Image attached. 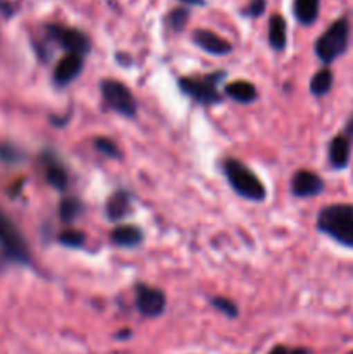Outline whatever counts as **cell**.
<instances>
[{"instance_id": "cell-1", "label": "cell", "mask_w": 353, "mask_h": 354, "mask_svg": "<svg viewBox=\"0 0 353 354\" xmlns=\"http://www.w3.org/2000/svg\"><path fill=\"white\" fill-rule=\"evenodd\" d=\"M317 227L322 234L329 235L345 248L353 249V206L334 204L318 213Z\"/></svg>"}, {"instance_id": "cell-2", "label": "cell", "mask_w": 353, "mask_h": 354, "mask_svg": "<svg viewBox=\"0 0 353 354\" xmlns=\"http://www.w3.org/2000/svg\"><path fill=\"white\" fill-rule=\"evenodd\" d=\"M224 171L230 187L235 190V194H239L244 199L262 203L266 197L265 185L260 182L258 176L248 166L239 162L237 159H228L224 166Z\"/></svg>"}, {"instance_id": "cell-3", "label": "cell", "mask_w": 353, "mask_h": 354, "mask_svg": "<svg viewBox=\"0 0 353 354\" xmlns=\"http://www.w3.org/2000/svg\"><path fill=\"white\" fill-rule=\"evenodd\" d=\"M348 35H350V26L348 21L343 17V19L334 21L324 33L320 35V38L315 44V54L325 64H331L332 61L339 57L343 52L348 47Z\"/></svg>"}, {"instance_id": "cell-4", "label": "cell", "mask_w": 353, "mask_h": 354, "mask_svg": "<svg viewBox=\"0 0 353 354\" xmlns=\"http://www.w3.org/2000/svg\"><path fill=\"white\" fill-rule=\"evenodd\" d=\"M0 244L6 249L7 256L12 261L21 263V265H28L30 263V252H28V245L17 228L14 227L12 221L0 211Z\"/></svg>"}, {"instance_id": "cell-5", "label": "cell", "mask_w": 353, "mask_h": 354, "mask_svg": "<svg viewBox=\"0 0 353 354\" xmlns=\"http://www.w3.org/2000/svg\"><path fill=\"white\" fill-rule=\"evenodd\" d=\"M100 92H102V97L109 104L111 109L120 113L121 116L134 118L137 114V104H135L130 90L123 83L116 82V80H104L100 83Z\"/></svg>"}, {"instance_id": "cell-6", "label": "cell", "mask_w": 353, "mask_h": 354, "mask_svg": "<svg viewBox=\"0 0 353 354\" xmlns=\"http://www.w3.org/2000/svg\"><path fill=\"white\" fill-rule=\"evenodd\" d=\"M221 75L210 76V78L201 80L194 78H182L180 80V88L183 90V93H187L189 97H192L196 102L203 104V106H211V104L220 102V95L217 92V82H220Z\"/></svg>"}, {"instance_id": "cell-7", "label": "cell", "mask_w": 353, "mask_h": 354, "mask_svg": "<svg viewBox=\"0 0 353 354\" xmlns=\"http://www.w3.org/2000/svg\"><path fill=\"white\" fill-rule=\"evenodd\" d=\"M135 304L142 317L158 318L165 313L166 297L161 290L147 286H137L135 289Z\"/></svg>"}, {"instance_id": "cell-8", "label": "cell", "mask_w": 353, "mask_h": 354, "mask_svg": "<svg viewBox=\"0 0 353 354\" xmlns=\"http://www.w3.org/2000/svg\"><path fill=\"white\" fill-rule=\"evenodd\" d=\"M48 35H51L52 40L57 41L66 52L75 55H85L89 54L90 50V44L87 40V37L80 31L71 30V28H64V26H57V24H52V26L47 28Z\"/></svg>"}, {"instance_id": "cell-9", "label": "cell", "mask_w": 353, "mask_h": 354, "mask_svg": "<svg viewBox=\"0 0 353 354\" xmlns=\"http://www.w3.org/2000/svg\"><path fill=\"white\" fill-rule=\"evenodd\" d=\"M291 189L296 197H314L324 190V182L317 173L311 171H298L293 176Z\"/></svg>"}, {"instance_id": "cell-10", "label": "cell", "mask_w": 353, "mask_h": 354, "mask_svg": "<svg viewBox=\"0 0 353 354\" xmlns=\"http://www.w3.org/2000/svg\"><path fill=\"white\" fill-rule=\"evenodd\" d=\"M194 44L203 48L204 52L211 55H227L232 52V45L220 38L218 35L211 33L208 30H196L192 35Z\"/></svg>"}, {"instance_id": "cell-11", "label": "cell", "mask_w": 353, "mask_h": 354, "mask_svg": "<svg viewBox=\"0 0 353 354\" xmlns=\"http://www.w3.org/2000/svg\"><path fill=\"white\" fill-rule=\"evenodd\" d=\"M83 61L80 55L68 54L64 59L59 61V64L54 69V83L59 86H66L82 73Z\"/></svg>"}, {"instance_id": "cell-12", "label": "cell", "mask_w": 353, "mask_h": 354, "mask_svg": "<svg viewBox=\"0 0 353 354\" xmlns=\"http://www.w3.org/2000/svg\"><path fill=\"white\" fill-rule=\"evenodd\" d=\"M329 161L334 169H345L350 161V140L343 135L332 138L329 145Z\"/></svg>"}, {"instance_id": "cell-13", "label": "cell", "mask_w": 353, "mask_h": 354, "mask_svg": "<svg viewBox=\"0 0 353 354\" xmlns=\"http://www.w3.org/2000/svg\"><path fill=\"white\" fill-rule=\"evenodd\" d=\"M111 241H113V244L120 245V248H137V245L144 241V235H142L138 227L121 225V227L114 228L113 230Z\"/></svg>"}, {"instance_id": "cell-14", "label": "cell", "mask_w": 353, "mask_h": 354, "mask_svg": "<svg viewBox=\"0 0 353 354\" xmlns=\"http://www.w3.org/2000/svg\"><path fill=\"white\" fill-rule=\"evenodd\" d=\"M128 213H130V194H127L125 190H118V192L114 194V196H111L109 201H107V218L113 221H118L123 220Z\"/></svg>"}, {"instance_id": "cell-15", "label": "cell", "mask_w": 353, "mask_h": 354, "mask_svg": "<svg viewBox=\"0 0 353 354\" xmlns=\"http://www.w3.org/2000/svg\"><path fill=\"white\" fill-rule=\"evenodd\" d=\"M225 93L239 104H251L258 99L255 85L249 82H232L225 86Z\"/></svg>"}, {"instance_id": "cell-16", "label": "cell", "mask_w": 353, "mask_h": 354, "mask_svg": "<svg viewBox=\"0 0 353 354\" xmlns=\"http://www.w3.org/2000/svg\"><path fill=\"white\" fill-rule=\"evenodd\" d=\"M269 41L270 47L277 52H282L286 48V21H284L282 16L279 14H273L270 17V24H269Z\"/></svg>"}, {"instance_id": "cell-17", "label": "cell", "mask_w": 353, "mask_h": 354, "mask_svg": "<svg viewBox=\"0 0 353 354\" xmlns=\"http://www.w3.org/2000/svg\"><path fill=\"white\" fill-rule=\"evenodd\" d=\"M320 0H294V16L301 24H311L318 17Z\"/></svg>"}, {"instance_id": "cell-18", "label": "cell", "mask_w": 353, "mask_h": 354, "mask_svg": "<svg viewBox=\"0 0 353 354\" xmlns=\"http://www.w3.org/2000/svg\"><path fill=\"white\" fill-rule=\"evenodd\" d=\"M47 180L54 189L64 190L68 185V173L62 168V165L55 159H48L47 161Z\"/></svg>"}, {"instance_id": "cell-19", "label": "cell", "mask_w": 353, "mask_h": 354, "mask_svg": "<svg viewBox=\"0 0 353 354\" xmlns=\"http://www.w3.org/2000/svg\"><path fill=\"white\" fill-rule=\"evenodd\" d=\"M331 86H332V73H331V69L324 68V69H320V71H318L314 78H311L310 92L314 93V95L322 97V95H325L329 90H331Z\"/></svg>"}, {"instance_id": "cell-20", "label": "cell", "mask_w": 353, "mask_h": 354, "mask_svg": "<svg viewBox=\"0 0 353 354\" xmlns=\"http://www.w3.org/2000/svg\"><path fill=\"white\" fill-rule=\"evenodd\" d=\"M82 213V203L75 197H68L61 203V207H59V216L64 223H73L76 218Z\"/></svg>"}, {"instance_id": "cell-21", "label": "cell", "mask_w": 353, "mask_h": 354, "mask_svg": "<svg viewBox=\"0 0 353 354\" xmlns=\"http://www.w3.org/2000/svg\"><path fill=\"white\" fill-rule=\"evenodd\" d=\"M210 303H211V306L217 308L218 311H221V313H224L225 317L237 318L239 310H237V306H235L234 301L225 299V297H213V299H211Z\"/></svg>"}, {"instance_id": "cell-22", "label": "cell", "mask_w": 353, "mask_h": 354, "mask_svg": "<svg viewBox=\"0 0 353 354\" xmlns=\"http://www.w3.org/2000/svg\"><path fill=\"white\" fill-rule=\"evenodd\" d=\"M93 145H96V149L100 152V154L107 156V158L111 159H121L120 149L116 147V144L107 140V138H100V137L96 138V140H93Z\"/></svg>"}, {"instance_id": "cell-23", "label": "cell", "mask_w": 353, "mask_h": 354, "mask_svg": "<svg viewBox=\"0 0 353 354\" xmlns=\"http://www.w3.org/2000/svg\"><path fill=\"white\" fill-rule=\"evenodd\" d=\"M59 242L66 248H83L85 244V235L82 232H76V230H69V232H62L59 235Z\"/></svg>"}, {"instance_id": "cell-24", "label": "cell", "mask_w": 353, "mask_h": 354, "mask_svg": "<svg viewBox=\"0 0 353 354\" xmlns=\"http://www.w3.org/2000/svg\"><path fill=\"white\" fill-rule=\"evenodd\" d=\"M170 24H172L173 30H183V26L187 24V19H189V12L185 9H175L172 14H170Z\"/></svg>"}, {"instance_id": "cell-25", "label": "cell", "mask_w": 353, "mask_h": 354, "mask_svg": "<svg viewBox=\"0 0 353 354\" xmlns=\"http://www.w3.org/2000/svg\"><path fill=\"white\" fill-rule=\"evenodd\" d=\"M265 7H266V0H251L249 6L244 9V16L249 17H258L265 12Z\"/></svg>"}, {"instance_id": "cell-26", "label": "cell", "mask_w": 353, "mask_h": 354, "mask_svg": "<svg viewBox=\"0 0 353 354\" xmlns=\"http://www.w3.org/2000/svg\"><path fill=\"white\" fill-rule=\"evenodd\" d=\"M269 354H289V351H287V348H284V346H275Z\"/></svg>"}, {"instance_id": "cell-27", "label": "cell", "mask_w": 353, "mask_h": 354, "mask_svg": "<svg viewBox=\"0 0 353 354\" xmlns=\"http://www.w3.org/2000/svg\"><path fill=\"white\" fill-rule=\"evenodd\" d=\"M132 337V330H123V332H118L116 334V339H121V341H125V339H130Z\"/></svg>"}, {"instance_id": "cell-28", "label": "cell", "mask_w": 353, "mask_h": 354, "mask_svg": "<svg viewBox=\"0 0 353 354\" xmlns=\"http://www.w3.org/2000/svg\"><path fill=\"white\" fill-rule=\"evenodd\" d=\"M182 2L190 3V6H204V0H182Z\"/></svg>"}, {"instance_id": "cell-29", "label": "cell", "mask_w": 353, "mask_h": 354, "mask_svg": "<svg viewBox=\"0 0 353 354\" xmlns=\"http://www.w3.org/2000/svg\"><path fill=\"white\" fill-rule=\"evenodd\" d=\"M289 354H310V351L305 348H298V349H294V351H289Z\"/></svg>"}, {"instance_id": "cell-30", "label": "cell", "mask_w": 353, "mask_h": 354, "mask_svg": "<svg viewBox=\"0 0 353 354\" xmlns=\"http://www.w3.org/2000/svg\"><path fill=\"white\" fill-rule=\"evenodd\" d=\"M348 133L353 137V120L348 123Z\"/></svg>"}, {"instance_id": "cell-31", "label": "cell", "mask_w": 353, "mask_h": 354, "mask_svg": "<svg viewBox=\"0 0 353 354\" xmlns=\"http://www.w3.org/2000/svg\"><path fill=\"white\" fill-rule=\"evenodd\" d=\"M350 354H353V353H350Z\"/></svg>"}]
</instances>
